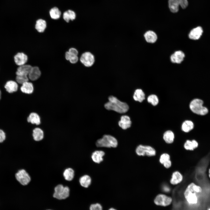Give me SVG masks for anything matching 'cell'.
Masks as SVG:
<instances>
[{
  "mask_svg": "<svg viewBox=\"0 0 210 210\" xmlns=\"http://www.w3.org/2000/svg\"><path fill=\"white\" fill-rule=\"evenodd\" d=\"M108 99V102L104 105L106 109L113 110L119 113H124L128 111L129 106L126 103L120 101L113 96H109Z\"/></svg>",
  "mask_w": 210,
  "mask_h": 210,
  "instance_id": "cell-1",
  "label": "cell"
},
{
  "mask_svg": "<svg viewBox=\"0 0 210 210\" xmlns=\"http://www.w3.org/2000/svg\"><path fill=\"white\" fill-rule=\"evenodd\" d=\"M202 192V189L199 186L192 183L187 187L184 192V197L190 204H195L197 202V195Z\"/></svg>",
  "mask_w": 210,
  "mask_h": 210,
  "instance_id": "cell-2",
  "label": "cell"
},
{
  "mask_svg": "<svg viewBox=\"0 0 210 210\" xmlns=\"http://www.w3.org/2000/svg\"><path fill=\"white\" fill-rule=\"evenodd\" d=\"M118 144L117 139L113 136L108 135H104L102 138L98 139L96 145L98 147L115 148Z\"/></svg>",
  "mask_w": 210,
  "mask_h": 210,
  "instance_id": "cell-3",
  "label": "cell"
},
{
  "mask_svg": "<svg viewBox=\"0 0 210 210\" xmlns=\"http://www.w3.org/2000/svg\"><path fill=\"white\" fill-rule=\"evenodd\" d=\"M203 101L201 99H195L192 100L190 104V108L194 113L200 115H204L208 113L207 108L203 106Z\"/></svg>",
  "mask_w": 210,
  "mask_h": 210,
  "instance_id": "cell-4",
  "label": "cell"
},
{
  "mask_svg": "<svg viewBox=\"0 0 210 210\" xmlns=\"http://www.w3.org/2000/svg\"><path fill=\"white\" fill-rule=\"evenodd\" d=\"M54 190L53 197L59 200L65 199L69 195V188L68 186H64L62 184L56 186L54 188Z\"/></svg>",
  "mask_w": 210,
  "mask_h": 210,
  "instance_id": "cell-5",
  "label": "cell"
},
{
  "mask_svg": "<svg viewBox=\"0 0 210 210\" xmlns=\"http://www.w3.org/2000/svg\"><path fill=\"white\" fill-rule=\"evenodd\" d=\"M135 152L136 154L139 156H154L156 153L155 150L152 146L142 144L139 145L137 147Z\"/></svg>",
  "mask_w": 210,
  "mask_h": 210,
  "instance_id": "cell-6",
  "label": "cell"
},
{
  "mask_svg": "<svg viewBox=\"0 0 210 210\" xmlns=\"http://www.w3.org/2000/svg\"><path fill=\"white\" fill-rule=\"evenodd\" d=\"M15 178L17 181L22 185H28L31 180V177L28 173L24 169L18 171L15 174Z\"/></svg>",
  "mask_w": 210,
  "mask_h": 210,
  "instance_id": "cell-7",
  "label": "cell"
},
{
  "mask_svg": "<svg viewBox=\"0 0 210 210\" xmlns=\"http://www.w3.org/2000/svg\"><path fill=\"white\" fill-rule=\"evenodd\" d=\"M80 60L85 66L89 67L93 65L95 59L94 55L92 53L87 51L82 54L80 57Z\"/></svg>",
  "mask_w": 210,
  "mask_h": 210,
  "instance_id": "cell-8",
  "label": "cell"
},
{
  "mask_svg": "<svg viewBox=\"0 0 210 210\" xmlns=\"http://www.w3.org/2000/svg\"><path fill=\"white\" fill-rule=\"evenodd\" d=\"M168 4L170 11L176 13L178 10L179 5L182 8H185L188 5V2L187 0H169Z\"/></svg>",
  "mask_w": 210,
  "mask_h": 210,
  "instance_id": "cell-9",
  "label": "cell"
},
{
  "mask_svg": "<svg viewBox=\"0 0 210 210\" xmlns=\"http://www.w3.org/2000/svg\"><path fill=\"white\" fill-rule=\"evenodd\" d=\"M172 201V199L164 194L158 195L154 200V203L157 205L166 206L169 205Z\"/></svg>",
  "mask_w": 210,
  "mask_h": 210,
  "instance_id": "cell-10",
  "label": "cell"
},
{
  "mask_svg": "<svg viewBox=\"0 0 210 210\" xmlns=\"http://www.w3.org/2000/svg\"><path fill=\"white\" fill-rule=\"evenodd\" d=\"M28 60L27 55L22 52L17 53L13 57L14 63L18 66L26 64Z\"/></svg>",
  "mask_w": 210,
  "mask_h": 210,
  "instance_id": "cell-11",
  "label": "cell"
},
{
  "mask_svg": "<svg viewBox=\"0 0 210 210\" xmlns=\"http://www.w3.org/2000/svg\"><path fill=\"white\" fill-rule=\"evenodd\" d=\"M18 83L16 81L10 80L6 83L4 87L8 93H12L16 92L18 89Z\"/></svg>",
  "mask_w": 210,
  "mask_h": 210,
  "instance_id": "cell-12",
  "label": "cell"
},
{
  "mask_svg": "<svg viewBox=\"0 0 210 210\" xmlns=\"http://www.w3.org/2000/svg\"><path fill=\"white\" fill-rule=\"evenodd\" d=\"M32 67L30 65L26 64L19 66L15 72L16 75L28 76Z\"/></svg>",
  "mask_w": 210,
  "mask_h": 210,
  "instance_id": "cell-13",
  "label": "cell"
},
{
  "mask_svg": "<svg viewBox=\"0 0 210 210\" xmlns=\"http://www.w3.org/2000/svg\"><path fill=\"white\" fill-rule=\"evenodd\" d=\"M41 75V72L38 67L32 66L28 75V77L29 79L32 81H35L38 79Z\"/></svg>",
  "mask_w": 210,
  "mask_h": 210,
  "instance_id": "cell-14",
  "label": "cell"
},
{
  "mask_svg": "<svg viewBox=\"0 0 210 210\" xmlns=\"http://www.w3.org/2000/svg\"><path fill=\"white\" fill-rule=\"evenodd\" d=\"M183 177L182 174L179 171H176L172 174L170 182L173 185H177L183 181Z\"/></svg>",
  "mask_w": 210,
  "mask_h": 210,
  "instance_id": "cell-15",
  "label": "cell"
},
{
  "mask_svg": "<svg viewBox=\"0 0 210 210\" xmlns=\"http://www.w3.org/2000/svg\"><path fill=\"white\" fill-rule=\"evenodd\" d=\"M32 136L34 141L38 142L43 139L44 134L43 131L41 129L36 127L33 130Z\"/></svg>",
  "mask_w": 210,
  "mask_h": 210,
  "instance_id": "cell-16",
  "label": "cell"
},
{
  "mask_svg": "<svg viewBox=\"0 0 210 210\" xmlns=\"http://www.w3.org/2000/svg\"><path fill=\"white\" fill-rule=\"evenodd\" d=\"M131 121L130 118L128 116H122L120 120L118 122L119 126L123 130H126L131 126Z\"/></svg>",
  "mask_w": 210,
  "mask_h": 210,
  "instance_id": "cell-17",
  "label": "cell"
},
{
  "mask_svg": "<svg viewBox=\"0 0 210 210\" xmlns=\"http://www.w3.org/2000/svg\"><path fill=\"white\" fill-rule=\"evenodd\" d=\"M184 54L182 51L175 52L171 56V61L174 63H180L183 60Z\"/></svg>",
  "mask_w": 210,
  "mask_h": 210,
  "instance_id": "cell-18",
  "label": "cell"
},
{
  "mask_svg": "<svg viewBox=\"0 0 210 210\" xmlns=\"http://www.w3.org/2000/svg\"><path fill=\"white\" fill-rule=\"evenodd\" d=\"M203 33V29L200 26L196 27L190 32L189 36V38L193 40H197L199 39Z\"/></svg>",
  "mask_w": 210,
  "mask_h": 210,
  "instance_id": "cell-19",
  "label": "cell"
},
{
  "mask_svg": "<svg viewBox=\"0 0 210 210\" xmlns=\"http://www.w3.org/2000/svg\"><path fill=\"white\" fill-rule=\"evenodd\" d=\"M75 175V171L71 167L66 168L63 173V176L64 179L68 181H72L74 178Z\"/></svg>",
  "mask_w": 210,
  "mask_h": 210,
  "instance_id": "cell-20",
  "label": "cell"
},
{
  "mask_svg": "<svg viewBox=\"0 0 210 210\" xmlns=\"http://www.w3.org/2000/svg\"><path fill=\"white\" fill-rule=\"evenodd\" d=\"M20 89L23 93L31 94L33 92L34 87L32 83L28 81L22 84Z\"/></svg>",
  "mask_w": 210,
  "mask_h": 210,
  "instance_id": "cell-21",
  "label": "cell"
},
{
  "mask_svg": "<svg viewBox=\"0 0 210 210\" xmlns=\"http://www.w3.org/2000/svg\"><path fill=\"white\" fill-rule=\"evenodd\" d=\"M104 152L102 150H96L93 153L91 156L92 160L95 162L99 163L103 160Z\"/></svg>",
  "mask_w": 210,
  "mask_h": 210,
  "instance_id": "cell-22",
  "label": "cell"
},
{
  "mask_svg": "<svg viewBox=\"0 0 210 210\" xmlns=\"http://www.w3.org/2000/svg\"><path fill=\"white\" fill-rule=\"evenodd\" d=\"M163 138L165 143L169 144H171L174 141V134L172 131L167 130L164 133Z\"/></svg>",
  "mask_w": 210,
  "mask_h": 210,
  "instance_id": "cell-23",
  "label": "cell"
},
{
  "mask_svg": "<svg viewBox=\"0 0 210 210\" xmlns=\"http://www.w3.org/2000/svg\"><path fill=\"white\" fill-rule=\"evenodd\" d=\"M46 22L44 20L40 19L36 21L35 28L38 32H43L46 28Z\"/></svg>",
  "mask_w": 210,
  "mask_h": 210,
  "instance_id": "cell-24",
  "label": "cell"
},
{
  "mask_svg": "<svg viewBox=\"0 0 210 210\" xmlns=\"http://www.w3.org/2000/svg\"><path fill=\"white\" fill-rule=\"evenodd\" d=\"M28 122L38 125L40 123V118L39 115L35 113H31L27 118Z\"/></svg>",
  "mask_w": 210,
  "mask_h": 210,
  "instance_id": "cell-25",
  "label": "cell"
},
{
  "mask_svg": "<svg viewBox=\"0 0 210 210\" xmlns=\"http://www.w3.org/2000/svg\"><path fill=\"white\" fill-rule=\"evenodd\" d=\"M79 182L82 187L87 188H88L91 184V179L89 176L85 175L80 178Z\"/></svg>",
  "mask_w": 210,
  "mask_h": 210,
  "instance_id": "cell-26",
  "label": "cell"
},
{
  "mask_svg": "<svg viewBox=\"0 0 210 210\" xmlns=\"http://www.w3.org/2000/svg\"><path fill=\"white\" fill-rule=\"evenodd\" d=\"M144 37L148 42L153 43L155 42L157 38L156 34L153 31H149L144 34Z\"/></svg>",
  "mask_w": 210,
  "mask_h": 210,
  "instance_id": "cell-27",
  "label": "cell"
},
{
  "mask_svg": "<svg viewBox=\"0 0 210 210\" xmlns=\"http://www.w3.org/2000/svg\"><path fill=\"white\" fill-rule=\"evenodd\" d=\"M198 145L197 142L195 140H188L184 143V147L187 150H193L198 147Z\"/></svg>",
  "mask_w": 210,
  "mask_h": 210,
  "instance_id": "cell-28",
  "label": "cell"
},
{
  "mask_svg": "<svg viewBox=\"0 0 210 210\" xmlns=\"http://www.w3.org/2000/svg\"><path fill=\"white\" fill-rule=\"evenodd\" d=\"M133 98L136 101L141 102L145 99L144 93L141 89H136L134 92Z\"/></svg>",
  "mask_w": 210,
  "mask_h": 210,
  "instance_id": "cell-29",
  "label": "cell"
},
{
  "mask_svg": "<svg viewBox=\"0 0 210 210\" xmlns=\"http://www.w3.org/2000/svg\"><path fill=\"white\" fill-rule=\"evenodd\" d=\"M76 18V14L74 11L71 10H68L65 12L63 14L64 19L67 22H69L70 20H73Z\"/></svg>",
  "mask_w": 210,
  "mask_h": 210,
  "instance_id": "cell-30",
  "label": "cell"
},
{
  "mask_svg": "<svg viewBox=\"0 0 210 210\" xmlns=\"http://www.w3.org/2000/svg\"><path fill=\"white\" fill-rule=\"evenodd\" d=\"M194 128V124L191 121L187 120L185 121L182 124V130L185 132H188Z\"/></svg>",
  "mask_w": 210,
  "mask_h": 210,
  "instance_id": "cell-31",
  "label": "cell"
},
{
  "mask_svg": "<svg viewBox=\"0 0 210 210\" xmlns=\"http://www.w3.org/2000/svg\"><path fill=\"white\" fill-rule=\"evenodd\" d=\"M50 14L52 19L56 20L60 18L61 12L57 8L54 7L50 10Z\"/></svg>",
  "mask_w": 210,
  "mask_h": 210,
  "instance_id": "cell-32",
  "label": "cell"
},
{
  "mask_svg": "<svg viewBox=\"0 0 210 210\" xmlns=\"http://www.w3.org/2000/svg\"><path fill=\"white\" fill-rule=\"evenodd\" d=\"M170 160V155L167 153H164L160 155L159 159V161L160 164L163 165Z\"/></svg>",
  "mask_w": 210,
  "mask_h": 210,
  "instance_id": "cell-33",
  "label": "cell"
},
{
  "mask_svg": "<svg viewBox=\"0 0 210 210\" xmlns=\"http://www.w3.org/2000/svg\"><path fill=\"white\" fill-rule=\"evenodd\" d=\"M148 102L153 106H156L158 103L159 100L157 96L155 94L149 95L147 98Z\"/></svg>",
  "mask_w": 210,
  "mask_h": 210,
  "instance_id": "cell-34",
  "label": "cell"
},
{
  "mask_svg": "<svg viewBox=\"0 0 210 210\" xmlns=\"http://www.w3.org/2000/svg\"><path fill=\"white\" fill-rule=\"evenodd\" d=\"M29 80L28 76L16 75L15 80L17 82L20 84H22Z\"/></svg>",
  "mask_w": 210,
  "mask_h": 210,
  "instance_id": "cell-35",
  "label": "cell"
},
{
  "mask_svg": "<svg viewBox=\"0 0 210 210\" xmlns=\"http://www.w3.org/2000/svg\"><path fill=\"white\" fill-rule=\"evenodd\" d=\"M89 209V210H103V208L100 204L97 203L91 204Z\"/></svg>",
  "mask_w": 210,
  "mask_h": 210,
  "instance_id": "cell-36",
  "label": "cell"
},
{
  "mask_svg": "<svg viewBox=\"0 0 210 210\" xmlns=\"http://www.w3.org/2000/svg\"><path fill=\"white\" fill-rule=\"evenodd\" d=\"M78 60L79 58L78 56L71 55L69 61L71 63L74 64L76 63L78 61Z\"/></svg>",
  "mask_w": 210,
  "mask_h": 210,
  "instance_id": "cell-37",
  "label": "cell"
},
{
  "mask_svg": "<svg viewBox=\"0 0 210 210\" xmlns=\"http://www.w3.org/2000/svg\"><path fill=\"white\" fill-rule=\"evenodd\" d=\"M71 55L78 56V51L76 48H70L68 51Z\"/></svg>",
  "mask_w": 210,
  "mask_h": 210,
  "instance_id": "cell-38",
  "label": "cell"
},
{
  "mask_svg": "<svg viewBox=\"0 0 210 210\" xmlns=\"http://www.w3.org/2000/svg\"><path fill=\"white\" fill-rule=\"evenodd\" d=\"M6 134L2 130L0 129V143L3 142L5 139Z\"/></svg>",
  "mask_w": 210,
  "mask_h": 210,
  "instance_id": "cell-39",
  "label": "cell"
},
{
  "mask_svg": "<svg viewBox=\"0 0 210 210\" xmlns=\"http://www.w3.org/2000/svg\"><path fill=\"white\" fill-rule=\"evenodd\" d=\"M172 163L171 161L170 160L164 164L163 165L165 168L167 169H168L171 167L172 166Z\"/></svg>",
  "mask_w": 210,
  "mask_h": 210,
  "instance_id": "cell-40",
  "label": "cell"
},
{
  "mask_svg": "<svg viewBox=\"0 0 210 210\" xmlns=\"http://www.w3.org/2000/svg\"><path fill=\"white\" fill-rule=\"evenodd\" d=\"M108 210H117L116 209L113 208V207H111L110 208L108 209Z\"/></svg>",
  "mask_w": 210,
  "mask_h": 210,
  "instance_id": "cell-41",
  "label": "cell"
},
{
  "mask_svg": "<svg viewBox=\"0 0 210 210\" xmlns=\"http://www.w3.org/2000/svg\"><path fill=\"white\" fill-rule=\"evenodd\" d=\"M1 92L0 89V100H1Z\"/></svg>",
  "mask_w": 210,
  "mask_h": 210,
  "instance_id": "cell-42",
  "label": "cell"
},
{
  "mask_svg": "<svg viewBox=\"0 0 210 210\" xmlns=\"http://www.w3.org/2000/svg\"><path fill=\"white\" fill-rule=\"evenodd\" d=\"M209 177L210 178V169H209Z\"/></svg>",
  "mask_w": 210,
  "mask_h": 210,
  "instance_id": "cell-43",
  "label": "cell"
},
{
  "mask_svg": "<svg viewBox=\"0 0 210 210\" xmlns=\"http://www.w3.org/2000/svg\"><path fill=\"white\" fill-rule=\"evenodd\" d=\"M208 210H210V208H209V209H208Z\"/></svg>",
  "mask_w": 210,
  "mask_h": 210,
  "instance_id": "cell-44",
  "label": "cell"
},
{
  "mask_svg": "<svg viewBox=\"0 0 210 210\" xmlns=\"http://www.w3.org/2000/svg\"></svg>",
  "mask_w": 210,
  "mask_h": 210,
  "instance_id": "cell-45",
  "label": "cell"
}]
</instances>
